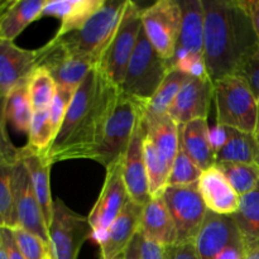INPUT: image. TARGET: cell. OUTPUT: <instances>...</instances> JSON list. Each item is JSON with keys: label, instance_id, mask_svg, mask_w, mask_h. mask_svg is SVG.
Instances as JSON below:
<instances>
[{"label": "cell", "instance_id": "1", "mask_svg": "<svg viewBox=\"0 0 259 259\" xmlns=\"http://www.w3.org/2000/svg\"><path fill=\"white\" fill-rule=\"evenodd\" d=\"M120 89L96 67L86 75L68 105L65 120L46 157L51 164L67 159H93Z\"/></svg>", "mask_w": 259, "mask_h": 259}, {"label": "cell", "instance_id": "2", "mask_svg": "<svg viewBox=\"0 0 259 259\" xmlns=\"http://www.w3.org/2000/svg\"><path fill=\"white\" fill-rule=\"evenodd\" d=\"M204 63L211 82L240 75L259 50V39L243 0H201Z\"/></svg>", "mask_w": 259, "mask_h": 259}, {"label": "cell", "instance_id": "3", "mask_svg": "<svg viewBox=\"0 0 259 259\" xmlns=\"http://www.w3.org/2000/svg\"><path fill=\"white\" fill-rule=\"evenodd\" d=\"M212 85L218 124L253 133L257 124L258 98L247 78L242 75H230Z\"/></svg>", "mask_w": 259, "mask_h": 259}, {"label": "cell", "instance_id": "4", "mask_svg": "<svg viewBox=\"0 0 259 259\" xmlns=\"http://www.w3.org/2000/svg\"><path fill=\"white\" fill-rule=\"evenodd\" d=\"M169 70V63L156 52L142 27L120 91L141 106L146 105L158 90Z\"/></svg>", "mask_w": 259, "mask_h": 259}, {"label": "cell", "instance_id": "5", "mask_svg": "<svg viewBox=\"0 0 259 259\" xmlns=\"http://www.w3.org/2000/svg\"><path fill=\"white\" fill-rule=\"evenodd\" d=\"M124 7L121 0H105L80 29L58 38L71 52L96 66L118 28Z\"/></svg>", "mask_w": 259, "mask_h": 259}, {"label": "cell", "instance_id": "6", "mask_svg": "<svg viewBox=\"0 0 259 259\" xmlns=\"http://www.w3.org/2000/svg\"><path fill=\"white\" fill-rule=\"evenodd\" d=\"M141 116V104L120 91L106 119L93 161L108 168L123 159Z\"/></svg>", "mask_w": 259, "mask_h": 259}, {"label": "cell", "instance_id": "7", "mask_svg": "<svg viewBox=\"0 0 259 259\" xmlns=\"http://www.w3.org/2000/svg\"><path fill=\"white\" fill-rule=\"evenodd\" d=\"M142 12L136 3L126 0L118 28L96 65L99 72L119 89L142 30Z\"/></svg>", "mask_w": 259, "mask_h": 259}, {"label": "cell", "instance_id": "8", "mask_svg": "<svg viewBox=\"0 0 259 259\" xmlns=\"http://www.w3.org/2000/svg\"><path fill=\"white\" fill-rule=\"evenodd\" d=\"M181 30L171 68L191 76L206 75L204 63V9L201 0H182Z\"/></svg>", "mask_w": 259, "mask_h": 259}, {"label": "cell", "instance_id": "9", "mask_svg": "<svg viewBox=\"0 0 259 259\" xmlns=\"http://www.w3.org/2000/svg\"><path fill=\"white\" fill-rule=\"evenodd\" d=\"M194 244L200 259H243L247 253L244 240L232 217L210 211Z\"/></svg>", "mask_w": 259, "mask_h": 259}, {"label": "cell", "instance_id": "10", "mask_svg": "<svg viewBox=\"0 0 259 259\" xmlns=\"http://www.w3.org/2000/svg\"><path fill=\"white\" fill-rule=\"evenodd\" d=\"M48 235L53 259H77L83 243L93 239V229L88 218L71 210L61 199H56Z\"/></svg>", "mask_w": 259, "mask_h": 259}, {"label": "cell", "instance_id": "11", "mask_svg": "<svg viewBox=\"0 0 259 259\" xmlns=\"http://www.w3.org/2000/svg\"><path fill=\"white\" fill-rule=\"evenodd\" d=\"M35 66L46 68L55 78L57 89L70 94H75L86 75L96 67L91 61L71 52L58 37L35 50Z\"/></svg>", "mask_w": 259, "mask_h": 259}, {"label": "cell", "instance_id": "12", "mask_svg": "<svg viewBox=\"0 0 259 259\" xmlns=\"http://www.w3.org/2000/svg\"><path fill=\"white\" fill-rule=\"evenodd\" d=\"M182 13L176 0H158L142 12V27L156 52L169 63L181 30Z\"/></svg>", "mask_w": 259, "mask_h": 259}, {"label": "cell", "instance_id": "13", "mask_svg": "<svg viewBox=\"0 0 259 259\" xmlns=\"http://www.w3.org/2000/svg\"><path fill=\"white\" fill-rule=\"evenodd\" d=\"M129 195L123 176V159L106 168V177L100 195L91 209L88 219L93 229V240L100 245L116 218L119 217Z\"/></svg>", "mask_w": 259, "mask_h": 259}, {"label": "cell", "instance_id": "14", "mask_svg": "<svg viewBox=\"0 0 259 259\" xmlns=\"http://www.w3.org/2000/svg\"><path fill=\"white\" fill-rule=\"evenodd\" d=\"M177 230V244L194 243L207 209L197 184L186 187L167 186L162 194Z\"/></svg>", "mask_w": 259, "mask_h": 259}, {"label": "cell", "instance_id": "15", "mask_svg": "<svg viewBox=\"0 0 259 259\" xmlns=\"http://www.w3.org/2000/svg\"><path fill=\"white\" fill-rule=\"evenodd\" d=\"M13 191H14L18 227L38 235L40 239L50 244L48 228L42 209L35 196L29 174L20 158H18L13 167Z\"/></svg>", "mask_w": 259, "mask_h": 259}, {"label": "cell", "instance_id": "16", "mask_svg": "<svg viewBox=\"0 0 259 259\" xmlns=\"http://www.w3.org/2000/svg\"><path fill=\"white\" fill-rule=\"evenodd\" d=\"M212 98L214 85L209 76H191L179 91L167 115L179 125L197 119H206Z\"/></svg>", "mask_w": 259, "mask_h": 259}, {"label": "cell", "instance_id": "17", "mask_svg": "<svg viewBox=\"0 0 259 259\" xmlns=\"http://www.w3.org/2000/svg\"><path fill=\"white\" fill-rule=\"evenodd\" d=\"M144 137H146V125L143 118L141 116L128 149L123 157V176L129 199L141 206H144L151 200L146 162H144Z\"/></svg>", "mask_w": 259, "mask_h": 259}, {"label": "cell", "instance_id": "18", "mask_svg": "<svg viewBox=\"0 0 259 259\" xmlns=\"http://www.w3.org/2000/svg\"><path fill=\"white\" fill-rule=\"evenodd\" d=\"M215 152V164L257 163V146L253 133L217 124L210 129Z\"/></svg>", "mask_w": 259, "mask_h": 259}, {"label": "cell", "instance_id": "19", "mask_svg": "<svg viewBox=\"0 0 259 259\" xmlns=\"http://www.w3.org/2000/svg\"><path fill=\"white\" fill-rule=\"evenodd\" d=\"M197 189L206 205L207 211L232 217L239 209L240 196L218 166L202 171L197 182Z\"/></svg>", "mask_w": 259, "mask_h": 259}, {"label": "cell", "instance_id": "20", "mask_svg": "<svg viewBox=\"0 0 259 259\" xmlns=\"http://www.w3.org/2000/svg\"><path fill=\"white\" fill-rule=\"evenodd\" d=\"M35 66V51L24 50L10 40L0 42V98L29 78Z\"/></svg>", "mask_w": 259, "mask_h": 259}, {"label": "cell", "instance_id": "21", "mask_svg": "<svg viewBox=\"0 0 259 259\" xmlns=\"http://www.w3.org/2000/svg\"><path fill=\"white\" fill-rule=\"evenodd\" d=\"M143 206L129 199L123 211L111 224L105 238L100 243V258L108 259L125 254L129 244L141 227V217Z\"/></svg>", "mask_w": 259, "mask_h": 259}, {"label": "cell", "instance_id": "22", "mask_svg": "<svg viewBox=\"0 0 259 259\" xmlns=\"http://www.w3.org/2000/svg\"><path fill=\"white\" fill-rule=\"evenodd\" d=\"M19 158L24 163L28 174H29L30 181H32L33 189H34L35 196L42 209L43 217H45L46 224L50 225L52 220L53 211V200L51 196V162L46 157V153L38 152L30 148L29 146H24L19 148Z\"/></svg>", "mask_w": 259, "mask_h": 259}, {"label": "cell", "instance_id": "23", "mask_svg": "<svg viewBox=\"0 0 259 259\" xmlns=\"http://www.w3.org/2000/svg\"><path fill=\"white\" fill-rule=\"evenodd\" d=\"M139 233L163 247L177 244L176 225L162 196L153 197L143 206Z\"/></svg>", "mask_w": 259, "mask_h": 259}, {"label": "cell", "instance_id": "24", "mask_svg": "<svg viewBox=\"0 0 259 259\" xmlns=\"http://www.w3.org/2000/svg\"><path fill=\"white\" fill-rule=\"evenodd\" d=\"M180 147L201 171L215 166V152L207 119H197L179 125Z\"/></svg>", "mask_w": 259, "mask_h": 259}, {"label": "cell", "instance_id": "25", "mask_svg": "<svg viewBox=\"0 0 259 259\" xmlns=\"http://www.w3.org/2000/svg\"><path fill=\"white\" fill-rule=\"evenodd\" d=\"M105 0H47L43 15H53L61 19L55 37H62L80 29L94 13L103 7Z\"/></svg>", "mask_w": 259, "mask_h": 259}, {"label": "cell", "instance_id": "26", "mask_svg": "<svg viewBox=\"0 0 259 259\" xmlns=\"http://www.w3.org/2000/svg\"><path fill=\"white\" fill-rule=\"evenodd\" d=\"M190 78H191V75L181 72L176 68H171L151 100L146 105L141 106L142 118L144 123H153L167 116V111L171 104L174 103L175 98Z\"/></svg>", "mask_w": 259, "mask_h": 259}, {"label": "cell", "instance_id": "27", "mask_svg": "<svg viewBox=\"0 0 259 259\" xmlns=\"http://www.w3.org/2000/svg\"><path fill=\"white\" fill-rule=\"evenodd\" d=\"M47 0H14L0 19V37L14 42L15 38L35 19L42 17Z\"/></svg>", "mask_w": 259, "mask_h": 259}, {"label": "cell", "instance_id": "28", "mask_svg": "<svg viewBox=\"0 0 259 259\" xmlns=\"http://www.w3.org/2000/svg\"><path fill=\"white\" fill-rule=\"evenodd\" d=\"M144 125H146V137L153 143L167 166L172 168L175 158L180 151L179 124L175 123L167 115L153 123H144Z\"/></svg>", "mask_w": 259, "mask_h": 259}, {"label": "cell", "instance_id": "29", "mask_svg": "<svg viewBox=\"0 0 259 259\" xmlns=\"http://www.w3.org/2000/svg\"><path fill=\"white\" fill-rule=\"evenodd\" d=\"M232 219L242 234L247 250L259 247V184L240 196L239 209Z\"/></svg>", "mask_w": 259, "mask_h": 259}, {"label": "cell", "instance_id": "30", "mask_svg": "<svg viewBox=\"0 0 259 259\" xmlns=\"http://www.w3.org/2000/svg\"><path fill=\"white\" fill-rule=\"evenodd\" d=\"M28 80L13 89L5 98V118L17 132L29 133L33 118V108L28 94Z\"/></svg>", "mask_w": 259, "mask_h": 259}, {"label": "cell", "instance_id": "31", "mask_svg": "<svg viewBox=\"0 0 259 259\" xmlns=\"http://www.w3.org/2000/svg\"><path fill=\"white\" fill-rule=\"evenodd\" d=\"M28 94L33 111L50 110L57 94V83L43 67H35L28 78Z\"/></svg>", "mask_w": 259, "mask_h": 259}, {"label": "cell", "instance_id": "32", "mask_svg": "<svg viewBox=\"0 0 259 259\" xmlns=\"http://www.w3.org/2000/svg\"><path fill=\"white\" fill-rule=\"evenodd\" d=\"M144 162H146L147 179H148L149 196L161 197L164 189L167 187V180H168L171 168L166 164L157 152L156 147L147 137H144L143 142Z\"/></svg>", "mask_w": 259, "mask_h": 259}, {"label": "cell", "instance_id": "33", "mask_svg": "<svg viewBox=\"0 0 259 259\" xmlns=\"http://www.w3.org/2000/svg\"><path fill=\"white\" fill-rule=\"evenodd\" d=\"M14 163L0 161V228L9 229L18 228V217L13 191Z\"/></svg>", "mask_w": 259, "mask_h": 259}, {"label": "cell", "instance_id": "34", "mask_svg": "<svg viewBox=\"0 0 259 259\" xmlns=\"http://www.w3.org/2000/svg\"><path fill=\"white\" fill-rule=\"evenodd\" d=\"M215 166L219 167L239 196L250 192L259 184L257 163H220Z\"/></svg>", "mask_w": 259, "mask_h": 259}, {"label": "cell", "instance_id": "35", "mask_svg": "<svg viewBox=\"0 0 259 259\" xmlns=\"http://www.w3.org/2000/svg\"><path fill=\"white\" fill-rule=\"evenodd\" d=\"M53 141H55V134H53L52 125H51L48 110L34 111L29 133H28L27 146L35 151L46 153Z\"/></svg>", "mask_w": 259, "mask_h": 259}, {"label": "cell", "instance_id": "36", "mask_svg": "<svg viewBox=\"0 0 259 259\" xmlns=\"http://www.w3.org/2000/svg\"><path fill=\"white\" fill-rule=\"evenodd\" d=\"M201 174V169L189 158V156L180 147V151L175 158L168 180H167V186H192L199 182Z\"/></svg>", "mask_w": 259, "mask_h": 259}, {"label": "cell", "instance_id": "37", "mask_svg": "<svg viewBox=\"0 0 259 259\" xmlns=\"http://www.w3.org/2000/svg\"><path fill=\"white\" fill-rule=\"evenodd\" d=\"M13 234L18 248L25 259H48L51 257L50 244L38 235L19 227L13 229Z\"/></svg>", "mask_w": 259, "mask_h": 259}, {"label": "cell", "instance_id": "38", "mask_svg": "<svg viewBox=\"0 0 259 259\" xmlns=\"http://www.w3.org/2000/svg\"><path fill=\"white\" fill-rule=\"evenodd\" d=\"M72 96L73 94L57 89L55 100H53L52 105H51L50 110H48V113H50V121L51 125H52L55 138L58 134V132H60L61 126H62V123L65 120L66 113H67L68 105H70V101L72 99Z\"/></svg>", "mask_w": 259, "mask_h": 259}, {"label": "cell", "instance_id": "39", "mask_svg": "<svg viewBox=\"0 0 259 259\" xmlns=\"http://www.w3.org/2000/svg\"><path fill=\"white\" fill-rule=\"evenodd\" d=\"M7 118H5V99L0 98V161L17 162L19 158V148L10 142L7 132Z\"/></svg>", "mask_w": 259, "mask_h": 259}, {"label": "cell", "instance_id": "40", "mask_svg": "<svg viewBox=\"0 0 259 259\" xmlns=\"http://www.w3.org/2000/svg\"><path fill=\"white\" fill-rule=\"evenodd\" d=\"M240 75L247 78L253 93L259 98V50L248 60Z\"/></svg>", "mask_w": 259, "mask_h": 259}, {"label": "cell", "instance_id": "41", "mask_svg": "<svg viewBox=\"0 0 259 259\" xmlns=\"http://www.w3.org/2000/svg\"><path fill=\"white\" fill-rule=\"evenodd\" d=\"M164 259H200L194 243L164 247Z\"/></svg>", "mask_w": 259, "mask_h": 259}, {"label": "cell", "instance_id": "42", "mask_svg": "<svg viewBox=\"0 0 259 259\" xmlns=\"http://www.w3.org/2000/svg\"><path fill=\"white\" fill-rule=\"evenodd\" d=\"M139 255L141 259H164V247L142 237L139 233Z\"/></svg>", "mask_w": 259, "mask_h": 259}, {"label": "cell", "instance_id": "43", "mask_svg": "<svg viewBox=\"0 0 259 259\" xmlns=\"http://www.w3.org/2000/svg\"><path fill=\"white\" fill-rule=\"evenodd\" d=\"M0 233H2L3 242H4L5 249H7L9 259H25L23 257L19 248H18L14 234H13V229H9V228H0Z\"/></svg>", "mask_w": 259, "mask_h": 259}, {"label": "cell", "instance_id": "44", "mask_svg": "<svg viewBox=\"0 0 259 259\" xmlns=\"http://www.w3.org/2000/svg\"><path fill=\"white\" fill-rule=\"evenodd\" d=\"M259 39V0H243Z\"/></svg>", "mask_w": 259, "mask_h": 259}, {"label": "cell", "instance_id": "45", "mask_svg": "<svg viewBox=\"0 0 259 259\" xmlns=\"http://www.w3.org/2000/svg\"><path fill=\"white\" fill-rule=\"evenodd\" d=\"M125 259H141V255H139V232L137 233L134 239L129 244L125 252Z\"/></svg>", "mask_w": 259, "mask_h": 259}, {"label": "cell", "instance_id": "46", "mask_svg": "<svg viewBox=\"0 0 259 259\" xmlns=\"http://www.w3.org/2000/svg\"><path fill=\"white\" fill-rule=\"evenodd\" d=\"M253 137H254L255 146H257V164H259V98H258V116H257V124H255L254 132H253Z\"/></svg>", "mask_w": 259, "mask_h": 259}, {"label": "cell", "instance_id": "47", "mask_svg": "<svg viewBox=\"0 0 259 259\" xmlns=\"http://www.w3.org/2000/svg\"><path fill=\"white\" fill-rule=\"evenodd\" d=\"M13 2H14V0H0V19H2L3 15L5 14L8 8L13 4Z\"/></svg>", "mask_w": 259, "mask_h": 259}, {"label": "cell", "instance_id": "48", "mask_svg": "<svg viewBox=\"0 0 259 259\" xmlns=\"http://www.w3.org/2000/svg\"><path fill=\"white\" fill-rule=\"evenodd\" d=\"M243 259H259V247L247 250V253H245Z\"/></svg>", "mask_w": 259, "mask_h": 259}, {"label": "cell", "instance_id": "49", "mask_svg": "<svg viewBox=\"0 0 259 259\" xmlns=\"http://www.w3.org/2000/svg\"><path fill=\"white\" fill-rule=\"evenodd\" d=\"M0 259H9V255H8L7 249H5L4 242H3L2 233H0Z\"/></svg>", "mask_w": 259, "mask_h": 259}, {"label": "cell", "instance_id": "50", "mask_svg": "<svg viewBox=\"0 0 259 259\" xmlns=\"http://www.w3.org/2000/svg\"><path fill=\"white\" fill-rule=\"evenodd\" d=\"M100 259H104V258H100ZM108 259H125V254H121V255H118V257H114V258H108Z\"/></svg>", "mask_w": 259, "mask_h": 259}, {"label": "cell", "instance_id": "51", "mask_svg": "<svg viewBox=\"0 0 259 259\" xmlns=\"http://www.w3.org/2000/svg\"><path fill=\"white\" fill-rule=\"evenodd\" d=\"M48 259H53V258H52V255H51V257H50V258H48Z\"/></svg>", "mask_w": 259, "mask_h": 259}, {"label": "cell", "instance_id": "52", "mask_svg": "<svg viewBox=\"0 0 259 259\" xmlns=\"http://www.w3.org/2000/svg\"><path fill=\"white\" fill-rule=\"evenodd\" d=\"M0 42H2V37H0Z\"/></svg>", "mask_w": 259, "mask_h": 259}]
</instances>
